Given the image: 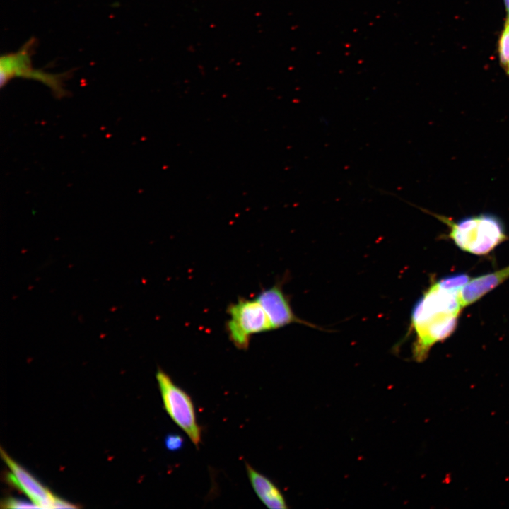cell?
Instances as JSON below:
<instances>
[{"instance_id": "cell-7", "label": "cell", "mask_w": 509, "mask_h": 509, "mask_svg": "<svg viewBox=\"0 0 509 509\" xmlns=\"http://www.w3.org/2000/svg\"><path fill=\"white\" fill-rule=\"evenodd\" d=\"M509 278V265L496 271L486 274L470 280L460 291L462 308L469 305Z\"/></svg>"}, {"instance_id": "cell-5", "label": "cell", "mask_w": 509, "mask_h": 509, "mask_svg": "<svg viewBox=\"0 0 509 509\" xmlns=\"http://www.w3.org/2000/svg\"><path fill=\"white\" fill-rule=\"evenodd\" d=\"M255 298L265 310L273 329L293 323L316 327L296 315L291 308L288 296L283 292L282 282L276 283L271 287L262 289Z\"/></svg>"}, {"instance_id": "cell-15", "label": "cell", "mask_w": 509, "mask_h": 509, "mask_svg": "<svg viewBox=\"0 0 509 509\" xmlns=\"http://www.w3.org/2000/svg\"><path fill=\"white\" fill-rule=\"evenodd\" d=\"M505 5L507 9V12L508 13V20H509V0H504Z\"/></svg>"}, {"instance_id": "cell-8", "label": "cell", "mask_w": 509, "mask_h": 509, "mask_svg": "<svg viewBox=\"0 0 509 509\" xmlns=\"http://www.w3.org/2000/svg\"><path fill=\"white\" fill-rule=\"evenodd\" d=\"M35 40H28L17 52L2 55L0 59L1 86L14 77L25 78L31 70V54Z\"/></svg>"}, {"instance_id": "cell-2", "label": "cell", "mask_w": 509, "mask_h": 509, "mask_svg": "<svg viewBox=\"0 0 509 509\" xmlns=\"http://www.w3.org/2000/svg\"><path fill=\"white\" fill-rule=\"evenodd\" d=\"M448 226L447 237L460 250L475 255H485L508 239L503 221L496 215L479 213L462 218L457 221L423 208Z\"/></svg>"}, {"instance_id": "cell-3", "label": "cell", "mask_w": 509, "mask_h": 509, "mask_svg": "<svg viewBox=\"0 0 509 509\" xmlns=\"http://www.w3.org/2000/svg\"><path fill=\"white\" fill-rule=\"evenodd\" d=\"M226 313L229 316L226 322V333L239 350L248 349L252 335L273 330L265 310L256 298H239L228 305Z\"/></svg>"}, {"instance_id": "cell-13", "label": "cell", "mask_w": 509, "mask_h": 509, "mask_svg": "<svg viewBox=\"0 0 509 509\" xmlns=\"http://www.w3.org/2000/svg\"><path fill=\"white\" fill-rule=\"evenodd\" d=\"M164 443L168 450L177 452L182 448L185 440L179 434L170 433L165 436Z\"/></svg>"}, {"instance_id": "cell-14", "label": "cell", "mask_w": 509, "mask_h": 509, "mask_svg": "<svg viewBox=\"0 0 509 509\" xmlns=\"http://www.w3.org/2000/svg\"><path fill=\"white\" fill-rule=\"evenodd\" d=\"M78 506L54 496L52 508H76Z\"/></svg>"}, {"instance_id": "cell-10", "label": "cell", "mask_w": 509, "mask_h": 509, "mask_svg": "<svg viewBox=\"0 0 509 509\" xmlns=\"http://www.w3.org/2000/svg\"><path fill=\"white\" fill-rule=\"evenodd\" d=\"M498 49L501 64L509 75V20L505 23L500 36Z\"/></svg>"}, {"instance_id": "cell-9", "label": "cell", "mask_w": 509, "mask_h": 509, "mask_svg": "<svg viewBox=\"0 0 509 509\" xmlns=\"http://www.w3.org/2000/svg\"><path fill=\"white\" fill-rule=\"evenodd\" d=\"M245 469L254 491L267 508L271 509L288 508L282 493L271 480L247 462H245Z\"/></svg>"}, {"instance_id": "cell-1", "label": "cell", "mask_w": 509, "mask_h": 509, "mask_svg": "<svg viewBox=\"0 0 509 509\" xmlns=\"http://www.w3.org/2000/svg\"><path fill=\"white\" fill-rule=\"evenodd\" d=\"M460 291L448 290L436 281L415 303L411 329L415 335L412 355L416 361H423L433 345L455 331L462 308Z\"/></svg>"}, {"instance_id": "cell-12", "label": "cell", "mask_w": 509, "mask_h": 509, "mask_svg": "<svg viewBox=\"0 0 509 509\" xmlns=\"http://www.w3.org/2000/svg\"><path fill=\"white\" fill-rule=\"evenodd\" d=\"M2 508H39L33 501L9 497L4 499L1 504Z\"/></svg>"}, {"instance_id": "cell-4", "label": "cell", "mask_w": 509, "mask_h": 509, "mask_svg": "<svg viewBox=\"0 0 509 509\" xmlns=\"http://www.w3.org/2000/svg\"><path fill=\"white\" fill-rule=\"evenodd\" d=\"M156 378L166 413L198 448L201 442V428L197 422L191 397L160 368L158 369Z\"/></svg>"}, {"instance_id": "cell-6", "label": "cell", "mask_w": 509, "mask_h": 509, "mask_svg": "<svg viewBox=\"0 0 509 509\" xmlns=\"http://www.w3.org/2000/svg\"><path fill=\"white\" fill-rule=\"evenodd\" d=\"M1 456L10 469L6 476L7 481L25 493L40 508H52L55 496L2 448Z\"/></svg>"}, {"instance_id": "cell-11", "label": "cell", "mask_w": 509, "mask_h": 509, "mask_svg": "<svg viewBox=\"0 0 509 509\" xmlns=\"http://www.w3.org/2000/svg\"><path fill=\"white\" fill-rule=\"evenodd\" d=\"M470 280L468 274L459 273L445 276L438 280L443 287L452 291H460L461 288Z\"/></svg>"}]
</instances>
